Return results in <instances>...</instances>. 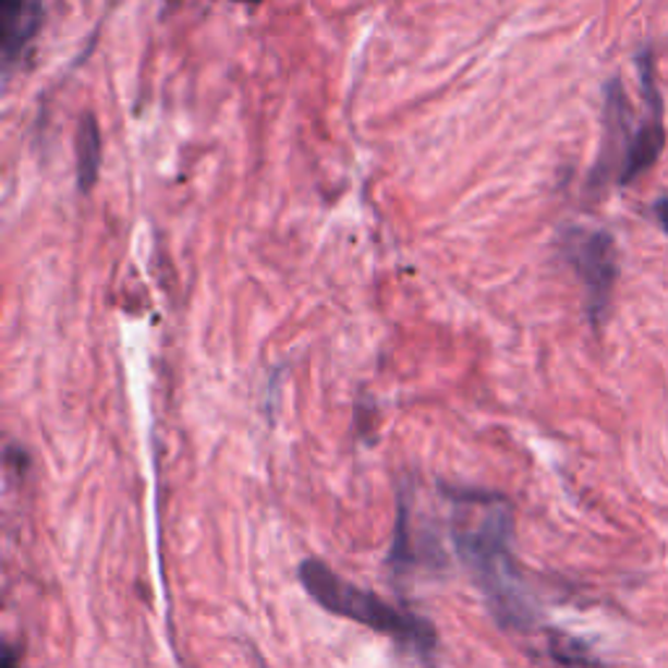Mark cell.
<instances>
[{"label": "cell", "instance_id": "obj_4", "mask_svg": "<svg viewBox=\"0 0 668 668\" xmlns=\"http://www.w3.org/2000/svg\"><path fill=\"white\" fill-rule=\"evenodd\" d=\"M637 69H640V82H643V95L647 99V105H651V116L637 125V131L630 136V144H627L624 165H621L619 173V181L624 183V186L658 162L660 151H664L666 144L664 116H660V95L656 87V78H653L651 52H643V56L637 58Z\"/></svg>", "mask_w": 668, "mask_h": 668}, {"label": "cell", "instance_id": "obj_1", "mask_svg": "<svg viewBox=\"0 0 668 668\" xmlns=\"http://www.w3.org/2000/svg\"><path fill=\"white\" fill-rule=\"evenodd\" d=\"M452 496V535L460 557L478 580L488 608L507 630H531L535 611L512 559V507L486 491L447 488Z\"/></svg>", "mask_w": 668, "mask_h": 668}, {"label": "cell", "instance_id": "obj_3", "mask_svg": "<svg viewBox=\"0 0 668 668\" xmlns=\"http://www.w3.org/2000/svg\"><path fill=\"white\" fill-rule=\"evenodd\" d=\"M567 259L582 280L587 293L591 321L600 324L611 303L614 282H617V243L604 230H570L564 238Z\"/></svg>", "mask_w": 668, "mask_h": 668}, {"label": "cell", "instance_id": "obj_6", "mask_svg": "<svg viewBox=\"0 0 668 668\" xmlns=\"http://www.w3.org/2000/svg\"><path fill=\"white\" fill-rule=\"evenodd\" d=\"M99 165H102V136H99L95 118L84 116L76 131V181L82 194L95 189Z\"/></svg>", "mask_w": 668, "mask_h": 668}, {"label": "cell", "instance_id": "obj_8", "mask_svg": "<svg viewBox=\"0 0 668 668\" xmlns=\"http://www.w3.org/2000/svg\"><path fill=\"white\" fill-rule=\"evenodd\" d=\"M656 215H658L660 224H664V230H666V233H668V198H658V204H656Z\"/></svg>", "mask_w": 668, "mask_h": 668}, {"label": "cell", "instance_id": "obj_9", "mask_svg": "<svg viewBox=\"0 0 668 668\" xmlns=\"http://www.w3.org/2000/svg\"><path fill=\"white\" fill-rule=\"evenodd\" d=\"M238 3H262V0H238Z\"/></svg>", "mask_w": 668, "mask_h": 668}, {"label": "cell", "instance_id": "obj_2", "mask_svg": "<svg viewBox=\"0 0 668 668\" xmlns=\"http://www.w3.org/2000/svg\"><path fill=\"white\" fill-rule=\"evenodd\" d=\"M301 582L314 600L327 608V611L345 617L361 624L372 627L374 632L384 637L394 640V643L410 647L418 653L421 658H432L436 651V632L426 619L415 617V614L394 608L392 604L379 598V595L361 591V587L350 585L340 574L329 570L319 559H306L301 564Z\"/></svg>", "mask_w": 668, "mask_h": 668}, {"label": "cell", "instance_id": "obj_7", "mask_svg": "<svg viewBox=\"0 0 668 668\" xmlns=\"http://www.w3.org/2000/svg\"><path fill=\"white\" fill-rule=\"evenodd\" d=\"M548 653L561 668H604L591 647L564 632H548Z\"/></svg>", "mask_w": 668, "mask_h": 668}, {"label": "cell", "instance_id": "obj_5", "mask_svg": "<svg viewBox=\"0 0 668 668\" xmlns=\"http://www.w3.org/2000/svg\"><path fill=\"white\" fill-rule=\"evenodd\" d=\"M45 0H0V48L5 71L22 61L42 24Z\"/></svg>", "mask_w": 668, "mask_h": 668}]
</instances>
